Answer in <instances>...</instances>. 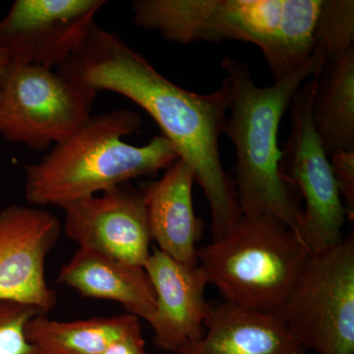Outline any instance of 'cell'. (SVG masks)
<instances>
[{"mask_svg": "<svg viewBox=\"0 0 354 354\" xmlns=\"http://www.w3.org/2000/svg\"><path fill=\"white\" fill-rule=\"evenodd\" d=\"M91 97L109 91L138 104L188 165L204 191L212 213L214 241L227 235L242 216L234 180L221 164L230 83L196 94L171 82L114 32L93 25L82 46L57 69Z\"/></svg>", "mask_w": 354, "mask_h": 354, "instance_id": "cell-1", "label": "cell"}, {"mask_svg": "<svg viewBox=\"0 0 354 354\" xmlns=\"http://www.w3.org/2000/svg\"><path fill=\"white\" fill-rule=\"evenodd\" d=\"M323 0H136L133 22L179 44L234 39L257 46L274 82L311 62Z\"/></svg>", "mask_w": 354, "mask_h": 354, "instance_id": "cell-2", "label": "cell"}, {"mask_svg": "<svg viewBox=\"0 0 354 354\" xmlns=\"http://www.w3.org/2000/svg\"><path fill=\"white\" fill-rule=\"evenodd\" d=\"M141 125L138 114L127 109L91 116L39 162L26 167V200L34 206L62 208L67 203L169 169L179 158L162 135L143 146L123 141L138 132Z\"/></svg>", "mask_w": 354, "mask_h": 354, "instance_id": "cell-3", "label": "cell"}, {"mask_svg": "<svg viewBox=\"0 0 354 354\" xmlns=\"http://www.w3.org/2000/svg\"><path fill=\"white\" fill-rule=\"evenodd\" d=\"M221 67L230 83L225 133L236 151L237 200L242 215H271L297 232L304 215L295 190L281 169L279 128L299 88L315 73L311 62L269 87L255 85L248 65L225 57Z\"/></svg>", "mask_w": 354, "mask_h": 354, "instance_id": "cell-4", "label": "cell"}, {"mask_svg": "<svg viewBox=\"0 0 354 354\" xmlns=\"http://www.w3.org/2000/svg\"><path fill=\"white\" fill-rule=\"evenodd\" d=\"M311 252L297 232L271 215H242L225 236L198 248V265L227 301L278 313Z\"/></svg>", "mask_w": 354, "mask_h": 354, "instance_id": "cell-5", "label": "cell"}, {"mask_svg": "<svg viewBox=\"0 0 354 354\" xmlns=\"http://www.w3.org/2000/svg\"><path fill=\"white\" fill-rule=\"evenodd\" d=\"M276 314L305 351L354 354L353 235L311 254Z\"/></svg>", "mask_w": 354, "mask_h": 354, "instance_id": "cell-6", "label": "cell"}, {"mask_svg": "<svg viewBox=\"0 0 354 354\" xmlns=\"http://www.w3.org/2000/svg\"><path fill=\"white\" fill-rule=\"evenodd\" d=\"M0 87V135L32 150L53 148L92 116L95 97L51 69L9 62Z\"/></svg>", "mask_w": 354, "mask_h": 354, "instance_id": "cell-7", "label": "cell"}, {"mask_svg": "<svg viewBox=\"0 0 354 354\" xmlns=\"http://www.w3.org/2000/svg\"><path fill=\"white\" fill-rule=\"evenodd\" d=\"M315 84L308 81L291 102L290 134L281 150L283 176L301 193L305 209L297 230L311 253L341 242L346 209L325 149L312 120Z\"/></svg>", "mask_w": 354, "mask_h": 354, "instance_id": "cell-8", "label": "cell"}, {"mask_svg": "<svg viewBox=\"0 0 354 354\" xmlns=\"http://www.w3.org/2000/svg\"><path fill=\"white\" fill-rule=\"evenodd\" d=\"M104 0H16L0 20V50L13 64L62 66L87 39Z\"/></svg>", "mask_w": 354, "mask_h": 354, "instance_id": "cell-9", "label": "cell"}, {"mask_svg": "<svg viewBox=\"0 0 354 354\" xmlns=\"http://www.w3.org/2000/svg\"><path fill=\"white\" fill-rule=\"evenodd\" d=\"M60 232L59 220L46 209L12 205L0 211V300L31 305L44 314L57 305L44 266Z\"/></svg>", "mask_w": 354, "mask_h": 354, "instance_id": "cell-10", "label": "cell"}, {"mask_svg": "<svg viewBox=\"0 0 354 354\" xmlns=\"http://www.w3.org/2000/svg\"><path fill=\"white\" fill-rule=\"evenodd\" d=\"M67 203L64 232L79 248L143 267L150 256V230L141 191L127 183Z\"/></svg>", "mask_w": 354, "mask_h": 354, "instance_id": "cell-11", "label": "cell"}, {"mask_svg": "<svg viewBox=\"0 0 354 354\" xmlns=\"http://www.w3.org/2000/svg\"><path fill=\"white\" fill-rule=\"evenodd\" d=\"M155 290L157 309L150 325L158 348L188 354L206 332L211 304L205 299L208 279L199 265L183 264L155 249L144 265Z\"/></svg>", "mask_w": 354, "mask_h": 354, "instance_id": "cell-12", "label": "cell"}, {"mask_svg": "<svg viewBox=\"0 0 354 354\" xmlns=\"http://www.w3.org/2000/svg\"><path fill=\"white\" fill-rule=\"evenodd\" d=\"M194 183L192 171L178 158L160 180L144 184L141 191L151 239L158 250L190 266L198 265L196 244L204 230L193 206Z\"/></svg>", "mask_w": 354, "mask_h": 354, "instance_id": "cell-13", "label": "cell"}, {"mask_svg": "<svg viewBox=\"0 0 354 354\" xmlns=\"http://www.w3.org/2000/svg\"><path fill=\"white\" fill-rule=\"evenodd\" d=\"M206 332L188 354H307L276 313L211 304Z\"/></svg>", "mask_w": 354, "mask_h": 354, "instance_id": "cell-14", "label": "cell"}, {"mask_svg": "<svg viewBox=\"0 0 354 354\" xmlns=\"http://www.w3.org/2000/svg\"><path fill=\"white\" fill-rule=\"evenodd\" d=\"M57 281L84 297L118 302L127 313L149 324L155 317L156 293L143 267L79 248L60 270Z\"/></svg>", "mask_w": 354, "mask_h": 354, "instance_id": "cell-15", "label": "cell"}, {"mask_svg": "<svg viewBox=\"0 0 354 354\" xmlns=\"http://www.w3.org/2000/svg\"><path fill=\"white\" fill-rule=\"evenodd\" d=\"M313 76L312 120L326 153L354 151V48Z\"/></svg>", "mask_w": 354, "mask_h": 354, "instance_id": "cell-16", "label": "cell"}, {"mask_svg": "<svg viewBox=\"0 0 354 354\" xmlns=\"http://www.w3.org/2000/svg\"><path fill=\"white\" fill-rule=\"evenodd\" d=\"M130 313L59 322L39 315L26 325L28 341L41 354H101L116 339L140 327Z\"/></svg>", "mask_w": 354, "mask_h": 354, "instance_id": "cell-17", "label": "cell"}, {"mask_svg": "<svg viewBox=\"0 0 354 354\" xmlns=\"http://www.w3.org/2000/svg\"><path fill=\"white\" fill-rule=\"evenodd\" d=\"M353 48V0H323L311 57L316 62V71L326 62L337 59Z\"/></svg>", "mask_w": 354, "mask_h": 354, "instance_id": "cell-18", "label": "cell"}, {"mask_svg": "<svg viewBox=\"0 0 354 354\" xmlns=\"http://www.w3.org/2000/svg\"><path fill=\"white\" fill-rule=\"evenodd\" d=\"M39 315L46 314L31 305L0 300V354H41L25 334L27 323Z\"/></svg>", "mask_w": 354, "mask_h": 354, "instance_id": "cell-19", "label": "cell"}, {"mask_svg": "<svg viewBox=\"0 0 354 354\" xmlns=\"http://www.w3.org/2000/svg\"><path fill=\"white\" fill-rule=\"evenodd\" d=\"M330 164L346 216H354V151H341L330 156Z\"/></svg>", "mask_w": 354, "mask_h": 354, "instance_id": "cell-20", "label": "cell"}, {"mask_svg": "<svg viewBox=\"0 0 354 354\" xmlns=\"http://www.w3.org/2000/svg\"><path fill=\"white\" fill-rule=\"evenodd\" d=\"M101 354H151L146 349V342L142 335V327L116 339Z\"/></svg>", "mask_w": 354, "mask_h": 354, "instance_id": "cell-21", "label": "cell"}, {"mask_svg": "<svg viewBox=\"0 0 354 354\" xmlns=\"http://www.w3.org/2000/svg\"><path fill=\"white\" fill-rule=\"evenodd\" d=\"M9 64V58L3 50H0V80H1L2 73L6 69V65ZM0 102H1V87H0Z\"/></svg>", "mask_w": 354, "mask_h": 354, "instance_id": "cell-22", "label": "cell"}]
</instances>
